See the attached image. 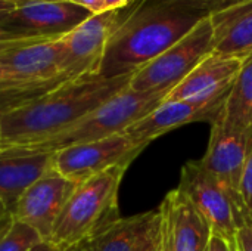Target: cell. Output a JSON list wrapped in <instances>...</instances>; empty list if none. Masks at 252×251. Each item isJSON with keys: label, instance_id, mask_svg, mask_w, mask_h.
I'll use <instances>...</instances> for the list:
<instances>
[{"label": "cell", "instance_id": "20", "mask_svg": "<svg viewBox=\"0 0 252 251\" xmlns=\"http://www.w3.org/2000/svg\"><path fill=\"white\" fill-rule=\"evenodd\" d=\"M40 243L43 240L37 231L13 217L0 231V251H31Z\"/></svg>", "mask_w": 252, "mask_h": 251}, {"label": "cell", "instance_id": "16", "mask_svg": "<svg viewBox=\"0 0 252 251\" xmlns=\"http://www.w3.org/2000/svg\"><path fill=\"white\" fill-rule=\"evenodd\" d=\"M242 64L244 61L239 58L213 52L167 95L165 101H185L205 93L227 92Z\"/></svg>", "mask_w": 252, "mask_h": 251}, {"label": "cell", "instance_id": "7", "mask_svg": "<svg viewBox=\"0 0 252 251\" xmlns=\"http://www.w3.org/2000/svg\"><path fill=\"white\" fill-rule=\"evenodd\" d=\"M93 13L68 0H18L0 18V27L18 38H56L68 34Z\"/></svg>", "mask_w": 252, "mask_h": 251}, {"label": "cell", "instance_id": "10", "mask_svg": "<svg viewBox=\"0 0 252 251\" xmlns=\"http://www.w3.org/2000/svg\"><path fill=\"white\" fill-rule=\"evenodd\" d=\"M0 64L6 72L3 81L55 87L72 81L63 71V36L1 52Z\"/></svg>", "mask_w": 252, "mask_h": 251}, {"label": "cell", "instance_id": "23", "mask_svg": "<svg viewBox=\"0 0 252 251\" xmlns=\"http://www.w3.org/2000/svg\"><path fill=\"white\" fill-rule=\"evenodd\" d=\"M41 40H49L44 37H31V38H16V40H3L0 41V53L6 52L9 49H15L24 44H30V43H35V41H41Z\"/></svg>", "mask_w": 252, "mask_h": 251}, {"label": "cell", "instance_id": "22", "mask_svg": "<svg viewBox=\"0 0 252 251\" xmlns=\"http://www.w3.org/2000/svg\"><path fill=\"white\" fill-rule=\"evenodd\" d=\"M235 246L236 251H252V222L236 229Z\"/></svg>", "mask_w": 252, "mask_h": 251}, {"label": "cell", "instance_id": "19", "mask_svg": "<svg viewBox=\"0 0 252 251\" xmlns=\"http://www.w3.org/2000/svg\"><path fill=\"white\" fill-rule=\"evenodd\" d=\"M224 124L235 132L252 129V55H250L227 95L223 108Z\"/></svg>", "mask_w": 252, "mask_h": 251}, {"label": "cell", "instance_id": "11", "mask_svg": "<svg viewBox=\"0 0 252 251\" xmlns=\"http://www.w3.org/2000/svg\"><path fill=\"white\" fill-rule=\"evenodd\" d=\"M77 186L78 183L52 166L24 192L12 217L37 231L43 241H49L58 217Z\"/></svg>", "mask_w": 252, "mask_h": 251}, {"label": "cell", "instance_id": "28", "mask_svg": "<svg viewBox=\"0 0 252 251\" xmlns=\"http://www.w3.org/2000/svg\"><path fill=\"white\" fill-rule=\"evenodd\" d=\"M63 250H65V249L58 247V246L52 244L50 241H43V243H40L38 246H35V247H34L31 251H63Z\"/></svg>", "mask_w": 252, "mask_h": 251}, {"label": "cell", "instance_id": "8", "mask_svg": "<svg viewBox=\"0 0 252 251\" xmlns=\"http://www.w3.org/2000/svg\"><path fill=\"white\" fill-rule=\"evenodd\" d=\"M143 149L124 132L59 149L53 152V167L72 182L81 183L111 167L130 166Z\"/></svg>", "mask_w": 252, "mask_h": 251}, {"label": "cell", "instance_id": "6", "mask_svg": "<svg viewBox=\"0 0 252 251\" xmlns=\"http://www.w3.org/2000/svg\"><path fill=\"white\" fill-rule=\"evenodd\" d=\"M251 142L252 129L248 132H235L229 129L224 124L221 109L211 123L208 149L204 158L199 160L204 169L211 173L229 194L236 212L238 228L252 222V215L241 195V179Z\"/></svg>", "mask_w": 252, "mask_h": 251}, {"label": "cell", "instance_id": "14", "mask_svg": "<svg viewBox=\"0 0 252 251\" xmlns=\"http://www.w3.org/2000/svg\"><path fill=\"white\" fill-rule=\"evenodd\" d=\"M159 232L167 251H207L211 228L188 197L179 189L170 191L159 206Z\"/></svg>", "mask_w": 252, "mask_h": 251}, {"label": "cell", "instance_id": "24", "mask_svg": "<svg viewBox=\"0 0 252 251\" xmlns=\"http://www.w3.org/2000/svg\"><path fill=\"white\" fill-rule=\"evenodd\" d=\"M68 1H71V3H74L77 6H81V7L87 9L93 15H97V13L105 12L103 4H102V0H68Z\"/></svg>", "mask_w": 252, "mask_h": 251}, {"label": "cell", "instance_id": "3", "mask_svg": "<svg viewBox=\"0 0 252 251\" xmlns=\"http://www.w3.org/2000/svg\"><path fill=\"white\" fill-rule=\"evenodd\" d=\"M171 90H148L139 92L126 87L100 107L81 118L78 123L63 130L62 133L25 148H18L6 152H47L53 154L59 149L105 139L118 133H124L131 124L157 109Z\"/></svg>", "mask_w": 252, "mask_h": 251}, {"label": "cell", "instance_id": "13", "mask_svg": "<svg viewBox=\"0 0 252 251\" xmlns=\"http://www.w3.org/2000/svg\"><path fill=\"white\" fill-rule=\"evenodd\" d=\"M227 96L202 95L185 101H164L157 109L131 124L126 133L139 146L146 148L158 136L195 121H214Z\"/></svg>", "mask_w": 252, "mask_h": 251}, {"label": "cell", "instance_id": "1", "mask_svg": "<svg viewBox=\"0 0 252 251\" xmlns=\"http://www.w3.org/2000/svg\"><path fill=\"white\" fill-rule=\"evenodd\" d=\"M239 0H139L114 28L99 75L114 78L136 72L201 21Z\"/></svg>", "mask_w": 252, "mask_h": 251}, {"label": "cell", "instance_id": "32", "mask_svg": "<svg viewBox=\"0 0 252 251\" xmlns=\"http://www.w3.org/2000/svg\"><path fill=\"white\" fill-rule=\"evenodd\" d=\"M9 215H10V213H9V212L6 210V207H4V206H3V204L0 203V222H1L3 219H6V217H7Z\"/></svg>", "mask_w": 252, "mask_h": 251}, {"label": "cell", "instance_id": "36", "mask_svg": "<svg viewBox=\"0 0 252 251\" xmlns=\"http://www.w3.org/2000/svg\"><path fill=\"white\" fill-rule=\"evenodd\" d=\"M207 251H208V250H207Z\"/></svg>", "mask_w": 252, "mask_h": 251}, {"label": "cell", "instance_id": "34", "mask_svg": "<svg viewBox=\"0 0 252 251\" xmlns=\"http://www.w3.org/2000/svg\"><path fill=\"white\" fill-rule=\"evenodd\" d=\"M4 78H6V72H4V70H3V67L0 64V81H3Z\"/></svg>", "mask_w": 252, "mask_h": 251}, {"label": "cell", "instance_id": "15", "mask_svg": "<svg viewBox=\"0 0 252 251\" xmlns=\"http://www.w3.org/2000/svg\"><path fill=\"white\" fill-rule=\"evenodd\" d=\"M159 225V209L118 217L93 237V247L94 251H149L157 241Z\"/></svg>", "mask_w": 252, "mask_h": 251}, {"label": "cell", "instance_id": "27", "mask_svg": "<svg viewBox=\"0 0 252 251\" xmlns=\"http://www.w3.org/2000/svg\"><path fill=\"white\" fill-rule=\"evenodd\" d=\"M63 251H94L93 238H89V240L80 241V243H77L74 246H69V247H66Z\"/></svg>", "mask_w": 252, "mask_h": 251}, {"label": "cell", "instance_id": "29", "mask_svg": "<svg viewBox=\"0 0 252 251\" xmlns=\"http://www.w3.org/2000/svg\"><path fill=\"white\" fill-rule=\"evenodd\" d=\"M16 1H18V0H0V18H1L4 13L10 12V10L16 6Z\"/></svg>", "mask_w": 252, "mask_h": 251}, {"label": "cell", "instance_id": "35", "mask_svg": "<svg viewBox=\"0 0 252 251\" xmlns=\"http://www.w3.org/2000/svg\"><path fill=\"white\" fill-rule=\"evenodd\" d=\"M0 117H1V112H0ZM0 143H1V139H0Z\"/></svg>", "mask_w": 252, "mask_h": 251}, {"label": "cell", "instance_id": "9", "mask_svg": "<svg viewBox=\"0 0 252 251\" xmlns=\"http://www.w3.org/2000/svg\"><path fill=\"white\" fill-rule=\"evenodd\" d=\"M177 188L207 220L211 232L224 238L236 251L238 217L235 207L223 185L204 169L201 161H189L183 166Z\"/></svg>", "mask_w": 252, "mask_h": 251}, {"label": "cell", "instance_id": "4", "mask_svg": "<svg viewBox=\"0 0 252 251\" xmlns=\"http://www.w3.org/2000/svg\"><path fill=\"white\" fill-rule=\"evenodd\" d=\"M127 167L115 166L78 183L58 217L49 241L66 249L93 238L118 219V189Z\"/></svg>", "mask_w": 252, "mask_h": 251}, {"label": "cell", "instance_id": "2", "mask_svg": "<svg viewBox=\"0 0 252 251\" xmlns=\"http://www.w3.org/2000/svg\"><path fill=\"white\" fill-rule=\"evenodd\" d=\"M133 74L114 78L81 77L63 83L35 101L1 112L0 152L31 146L62 133L128 87Z\"/></svg>", "mask_w": 252, "mask_h": 251}, {"label": "cell", "instance_id": "5", "mask_svg": "<svg viewBox=\"0 0 252 251\" xmlns=\"http://www.w3.org/2000/svg\"><path fill=\"white\" fill-rule=\"evenodd\" d=\"M213 50L214 28L211 18H208L165 52L139 68L130 80V89L139 92L173 90Z\"/></svg>", "mask_w": 252, "mask_h": 251}, {"label": "cell", "instance_id": "25", "mask_svg": "<svg viewBox=\"0 0 252 251\" xmlns=\"http://www.w3.org/2000/svg\"><path fill=\"white\" fill-rule=\"evenodd\" d=\"M208 251H235L232 249V246L221 237L211 234V240H210V246Z\"/></svg>", "mask_w": 252, "mask_h": 251}, {"label": "cell", "instance_id": "18", "mask_svg": "<svg viewBox=\"0 0 252 251\" xmlns=\"http://www.w3.org/2000/svg\"><path fill=\"white\" fill-rule=\"evenodd\" d=\"M214 50L245 61L252 55V0H239L211 16Z\"/></svg>", "mask_w": 252, "mask_h": 251}, {"label": "cell", "instance_id": "17", "mask_svg": "<svg viewBox=\"0 0 252 251\" xmlns=\"http://www.w3.org/2000/svg\"><path fill=\"white\" fill-rule=\"evenodd\" d=\"M52 166L53 154L0 152V203L10 215L24 192Z\"/></svg>", "mask_w": 252, "mask_h": 251}, {"label": "cell", "instance_id": "31", "mask_svg": "<svg viewBox=\"0 0 252 251\" xmlns=\"http://www.w3.org/2000/svg\"><path fill=\"white\" fill-rule=\"evenodd\" d=\"M18 37H15V36H12L10 33H7L4 28H1L0 27V41H3V40H16ZM31 38V37H30Z\"/></svg>", "mask_w": 252, "mask_h": 251}, {"label": "cell", "instance_id": "21", "mask_svg": "<svg viewBox=\"0 0 252 251\" xmlns=\"http://www.w3.org/2000/svg\"><path fill=\"white\" fill-rule=\"evenodd\" d=\"M241 195L242 200L252 215V142L248 151V157L244 166L242 172V179H241Z\"/></svg>", "mask_w": 252, "mask_h": 251}, {"label": "cell", "instance_id": "33", "mask_svg": "<svg viewBox=\"0 0 252 251\" xmlns=\"http://www.w3.org/2000/svg\"><path fill=\"white\" fill-rule=\"evenodd\" d=\"M10 219H12V215H9V216H7L6 219H3V220L0 222V231H1V229H3V228L6 226V223H7V222H9Z\"/></svg>", "mask_w": 252, "mask_h": 251}, {"label": "cell", "instance_id": "12", "mask_svg": "<svg viewBox=\"0 0 252 251\" xmlns=\"http://www.w3.org/2000/svg\"><path fill=\"white\" fill-rule=\"evenodd\" d=\"M120 18L121 10H108L92 15L83 24L63 36V71L71 80L99 75L106 44Z\"/></svg>", "mask_w": 252, "mask_h": 251}, {"label": "cell", "instance_id": "26", "mask_svg": "<svg viewBox=\"0 0 252 251\" xmlns=\"http://www.w3.org/2000/svg\"><path fill=\"white\" fill-rule=\"evenodd\" d=\"M131 0H102V4H103L105 12H108V10H121Z\"/></svg>", "mask_w": 252, "mask_h": 251}, {"label": "cell", "instance_id": "30", "mask_svg": "<svg viewBox=\"0 0 252 251\" xmlns=\"http://www.w3.org/2000/svg\"><path fill=\"white\" fill-rule=\"evenodd\" d=\"M149 251H167L165 250V246H164V243H162V238H161V234L158 232V237H157V241H155V244L152 246V249Z\"/></svg>", "mask_w": 252, "mask_h": 251}]
</instances>
